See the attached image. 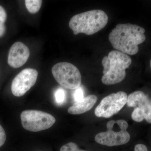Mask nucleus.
<instances>
[{
	"label": "nucleus",
	"mask_w": 151,
	"mask_h": 151,
	"mask_svg": "<svg viewBox=\"0 0 151 151\" xmlns=\"http://www.w3.org/2000/svg\"><path fill=\"white\" fill-rule=\"evenodd\" d=\"M144 28L130 23L119 24L112 30L108 39L116 50L129 55L138 53L139 45L146 40Z\"/></svg>",
	"instance_id": "f257e3e1"
},
{
	"label": "nucleus",
	"mask_w": 151,
	"mask_h": 151,
	"mask_svg": "<svg viewBox=\"0 0 151 151\" xmlns=\"http://www.w3.org/2000/svg\"><path fill=\"white\" fill-rule=\"evenodd\" d=\"M147 113L145 111L139 108H135L132 113V118L136 122H140L145 118Z\"/></svg>",
	"instance_id": "4468645a"
},
{
	"label": "nucleus",
	"mask_w": 151,
	"mask_h": 151,
	"mask_svg": "<svg viewBox=\"0 0 151 151\" xmlns=\"http://www.w3.org/2000/svg\"><path fill=\"white\" fill-rule=\"evenodd\" d=\"M128 128V123L125 120L109 121L107 124V131L97 134L95 140L100 145L108 147L127 144L131 138L127 131Z\"/></svg>",
	"instance_id": "20e7f679"
},
{
	"label": "nucleus",
	"mask_w": 151,
	"mask_h": 151,
	"mask_svg": "<svg viewBox=\"0 0 151 151\" xmlns=\"http://www.w3.org/2000/svg\"><path fill=\"white\" fill-rule=\"evenodd\" d=\"M55 100L58 105H61L66 100V94L65 90L61 88L58 89L54 94Z\"/></svg>",
	"instance_id": "2eb2a0df"
},
{
	"label": "nucleus",
	"mask_w": 151,
	"mask_h": 151,
	"mask_svg": "<svg viewBox=\"0 0 151 151\" xmlns=\"http://www.w3.org/2000/svg\"><path fill=\"white\" fill-rule=\"evenodd\" d=\"M97 100L96 95H89L84 97L81 101L74 103L68 108V112L72 115H78L85 113L92 109Z\"/></svg>",
	"instance_id": "9b49d317"
},
{
	"label": "nucleus",
	"mask_w": 151,
	"mask_h": 151,
	"mask_svg": "<svg viewBox=\"0 0 151 151\" xmlns=\"http://www.w3.org/2000/svg\"><path fill=\"white\" fill-rule=\"evenodd\" d=\"M29 55V50L28 47L22 42H17L10 49L8 63L12 67L19 68L27 62Z\"/></svg>",
	"instance_id": "1a4fd4ad"
},
{
	"label": "nucleus",
	"mask_w": 151,
	"mask_h": 151,
	"mask_svg": "<svg viewBox=\"0 0 151 151\" xmlns=\"http://www.w3.org/2000/svg\"><path fill=\"white\" fill-rule=\"evenodd\" d=\"M38 75L33 68H25L15 77L11 86L12 93L16 97L23 96L35 84Z\"/></svg>",
	"instance_id": "6e6552de"
},
{
	"label": "nucleus",
	"mask_w": 151,
	"mask_h": 151,
	"mask_svg": "<svg viewBox=\"0 0 151 151\" xmlns=\"http://www.w3.org/2000/svg\"><path fill=\"white\" fill-rule=\"evenodd\" d=\"M22 126L25 129L38 132L51 128L56 122L54 116L43 111L26 110L20 115Z\"/></svg>",
	"instance_id": "423d86ee"
},
{
	"label": "nucleus",
	"mask_w": 151,
	"mask_h": 151,
	"mask_svg": "<svg viewBox=\"0 0 151 151\" xmlns=\"http://www.w3.org/2000/svg\"><path fill=\"white\" fill-rule=\"evenodd\" d=\"M145 119L148 123H151V113L147 114Z\"/></svg>",
	"instance_id": "aec40b11"
},
{
	"label": "nucleus",
	"mask_w": 151,
	"mask_h": 151,
	"mask_svg": "<svg viewBox=\"0 0 151 151\" xmlns=\"http://www.w3.org/2000/svg\"><path fill=\"white\" fill-rule=\"evenodd\" d=\"M6 12L3 7L0 5V37H2L6 32L5 22L6 20Z\"/></svg>",
	"instance_id": "ddd939ff"
},
{
	"label": "nucleus",
	"mask_w": 151,
	"mask_h": 151,
	"mask_svg": "<svg viewBox=\"0 0 151 151\" xmlns=\"http://www.w3.org/2000/svg\"><path fill=\"white\" fill-rule=\"evenodd\" d=\"M127 104L129 107L143 109L147 115L151 113V100L142 91H135L130 94L127 98Z\"/></svg>",
	"instance_id": "9d476101"
},
{
	"label": "nucleus",
	"mask_w": 151,
	"mask_h": 151,
	"mask_svg": "<svg viewBox=\"0 0 151 151\" xmlns=\"http://www.w3.org/2000/svg\"><path fill=\"white\" fill-rule=\"evenodd\" d=\"M6 132L4 128L0 125V147L4 144L6 140Z\"/></svg>",
	"instance_id": "a211bd4d"
},
{
	"label": "nucleus",
	"mask_w": 151,
	"mask_h": 151,
	"mask_svg": "<svg viewBox=\"0 0 151 151\" xmlns=\"http://www.w3.org/2000/svg\"><path fill=\"white\" fill-rule=\"evenodd\" d=\"M127 93L123 91L109 94L104 97L95 108V116L105 118L112 117L127 104Z\"/></svg>",
	"instance_id": "0eeeda50"
},
{
	"label": "nucleus",
	"mask_w": 151,
	"mask_h": 151,
	"mask_svg": "<svg viewBox=\"0 0 151 151\" xmlns=\"http://www.w3.org/2000/svg\"><path fill=\"white\" fill-rule=\"evenodd\" d=\"M134 151H148V149L145 145L138 144L135 146Z\"/></svg>",
	"instance_id": "6ab92c4d"
},
{
	"label": "nucleus",
	"mask_w": 151,
	"mask_h": 151,
	"mask_svg": "<svg viewBox=\"0 0 151 151\" xmlns=\"http://www.w3.org/2000/svg\"><path fill=\"white\" fill-rule=\"evenodd\" d=\"M132 62V59L128 55L117 50L110 52L102 60V82L105 85H113L123 81L126 77V69Z\"/></svg>",
	"instance_id": "f03ea898"
},
{
	"label": "nucleus",
	"mask_w": 151,
	"mask_h": 151,
	"mask_svg": "<svg viewBox=\"0 0 151 151\" xmlns=\"http://www.w3.org/2000/svg\"><path fill=\"white\" fill-rule=\"evenodd\" d=\"M150 67L151 68V59L150 61Z\"/></svg>",
	"instance_id": "412c9836"
},
{
	"label": "nucleus",
	"mask_w": 151,
	"mask_h": 151,
	"mask_svg": "<svg viewBox=\"0 0 151 151\" xmlns=\"http://www.w3.org/2000/svg\"><path fill=\"white\" fill-rule=\"evenodd\" d=\"M60 151H86L80 150L75 143L69 142L63 146Z\"/></svg>",
	"instance_id": "dca6fc26"
},
{
	"label": "nucleus",
	"mask_w": 151,
	"mask_h": 151,
	"mask_svg": "<svg viewBox=\"0 0 151 151\" xmlns=\"http://www.w3.org/2000/svg\"><path fill=\"white\" fill-rule=\"evenodd\" d=\"M108 21L107 14L100 9L92 10L73 16L69 26L75 35L84 33L92 35L105 27Z\"/></svg>",
	"instance_id": "7ed1b4c3"
},
{
	"label": "nucleus",
	"mask_w": 151,
	"mask_h": 151,
	"mask_svg": "<svg viewBox=\"0 0 151 151\" xmlns=\"http://www.w3.org/2000/svg\"><path fill=\"white\" fill-rule=\"evenodd\" d=\"M84 97V91L82 87H79L76 89L73 94V98L75 103L83 100Z\"/></svg>",
	"instance_id": "f3484780"
},
{
	"label": "nucleus",
	"mask_w": 151,
	"mask_h": 151,
	"mask_svg": "<svg viewBox=\"0 0 151 151\" xmlns=\"http://www.w3.org/2000/svg\"><path fill=\"white\" fill-rule=\"evenodd\" d=\"M42 1L41 0H26V7L30 13H37L39 11L42 4Z\"/></svg>",
	"instance_id": "f8f14e48"
},
{
	"label": "nucleus",
	"mask_w": 151,
	"mask_h": 151,
	"mask_svg": "<svg viewBox=\"0 0 151 151\" xmlns=\"http://www.w3.org/2000/svg\"><path fill=\"white\" fill-rule=\"evenodd\" d=\"M52 73L55 80L66 89H76L81 86V73L78 68L71 63H58L53 65Z\"/></svg>",
	"instance_id": "39448f33"
}]
</instances>
